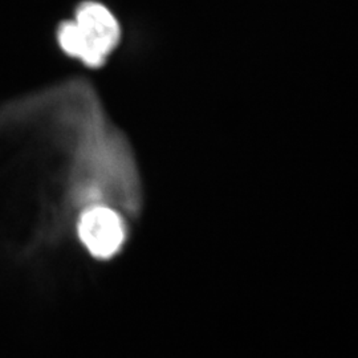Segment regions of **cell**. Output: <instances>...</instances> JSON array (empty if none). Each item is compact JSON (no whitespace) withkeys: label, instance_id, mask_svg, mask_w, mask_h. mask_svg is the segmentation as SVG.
Here are the masks:
<instances>
[{"label":"cell","instance_id":"6da1fadb","mask_svg":"<svg viewBox=\"0 0 358 358\" xmlns=\"http://www.w3.org/2000/svg\"><path fill=\"white\" fill-rule=\"evenodd\" d=\"M121 40V26L112 11L97 1H84L71 20L57 28V41L63 51L90 68L108 60Z\"/></svg>","mask_w":358,"mask_h":358},{"label":"cell","instance_id":"7a4b0ae2","mask_svg":"<svg viewBox=\"0 0 358 358\" xmlns=\"http://www.w3.org/2000/svg\"><path fill=\"white\" fill-rule=\"evenodd\" d=\"M78 236L92 255L109 259L125 241V226L112 208L96 206L87 210L78 222Z\"/></svg>","mask_w":358,"mask_h":358}]
</instances>
